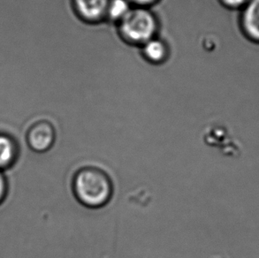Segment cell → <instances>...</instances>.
I'll list each match as a JSON object with an SVG mask.
<instances>
[{
    "mask_svg": "<svg viewBox=\"0 0 259 258\" xmlns=\"http://www.w3.org/2000/svg\"><path fill=\"white\" fill-rule=\"evenodd\" d=\"M74 197L89 209L107 205L113 195V183L106 173L96 166H85L76 171L72 181Z\"/></svg>",
    "mask_w": 259,
    "mask_h": 258,
    "instance_id": "6da1fadb",
    "label": "cell"
},
{
    "mask_svg": "<svg viewBox=\"0 0 259 258\" xmlns=\"http://www.w3.org/2000/svg\"><path fill=\"white\" fill-rule=\"evenodd\" d=\"M119 29L126 41L143 46L157 36L158 20L149 7H133L119 21Z\"/></svg>",
    "mask_w": 259,
    "mask_h": 258,
    "instance_id": "7a4b0ae2",
    "label": "cell"
},
{
    "mask_svg": "<svg viewBox=\"0 0 259 258\" xmlns=\"http://www.w3.org/2000/svg\"><path fill=\"white\" fill-rule=\"evenodd\" d=\"M58 133L55 126L47 120L32 124L25 134L28 146L36 153H45L56 143Z\"/></svg>",
    "mask_w": 259,
    "mask_h": 258,
    "instance_id": "3957f363",
    "label": "cell"
},
{
    "mask_svg": "<svg viewBox=\"0 0 259 258\" xmlns=\"http://www.w3.org/2000/svg\"><path fill=\"white\" fill-rule=\"evenodd\" d=\"M74 7L81 19L98 22L106 19L110 0H74Z\"/></svg>",
    "mask_w": 259,
    "mask_h": 258,
    "instance_id": "277c9868",
    "label": "cell"
},
{
    "mask_svg": "<svg viewBox=\"0 0 259 258\" xmlns=\"http://www.w3.org/2000/svg\"><path fill=\"white\" fill-rule=\"evenodd\" d=\"M20 146L11 134L0 132V170L12 167L17 161Z\"/></svg>",
    "mask_w": 259,
    "mask_h": 258,
    "instance_id": "5b68a950",
    "label": "cell"
},
{
    "mask_svg": "<svg viewBox=\"0 0 259 258\" xmlns=\"http://www.w3.org/2000/svg\"><path fill=\"white\" fill-rule=\"evenodd\" d=\"M243 31L249 38L259 42V0H250L242 14Z\"/></svg>",
    "mask_w": 259,
    "mask_h": 258,
    "instance_id": "8992f818",
    "label": "cell"
},
{
    "mask_svg": "<svg viewBox=\"0 0 259 258\" xmlns=\"http://www.w3.org/2000/svg\"><path fill=\"white\" fill-rule=\"evenodd\" d=\"M142 51L146 60L151 63H163L168 59V47L162 39L157 36L144 44Z\"/></svg>",
    "mask_w": 259,
    "mask_h": 258,
    "instance_id": "52a82bcc",
    "label": "cell"
},
{
    "mask_svg": "<svg viewBox=\"0 0 259 258\" xmlns=\"http://www.w3.org/2000/svg\"><path fill=\"white\" fill-rule=\"evenodd\" d=\"M132 7L133 5L130 3V0H110L106 19L119 24V21L128 14Z\"/></svg>",
    "mask_w": 259,
    "mask_h": 258,
    "instance_id": "ba28073f",
    "label": "cell"
},
{
    "mask_svg": "<svg viewBox=\"0 0 259 258\" xmlns=\"http://www.w3.org/2000/svg\"><path fill=\"white\" fill-rule=\"evenodd\" d=\"M7 192H8V185H7V179L2 171L0 170V204L5 201Z\"/></svg>",
    "mask_w": 259,
    "mask_h": 258,
    "instance_id": "9c48e42d",
    "label": "cell"
},
{
    "mask_svg": "<svg viewBox=\"0 0 259 258\" xmlns=\"http://www.w3.org/2000/svg\"><path fill=\"white\" fill-rule=\"evenodd\" d=\"M250 0H221V3L224 5L225 7H228L231 9H238L240 7L245 6L246 4L249 3Z\"/></svg>",
    "mask_w": 259,
    "mask_h": 258,
    "instance_id": "30bf717a",
    "label": "cell"
},
{
    "mask_svg": "<svg viewBox=\"0 0 259 258\" xmlns=\"http://www.w3.org/2000/svg\"><path fill=\"white\" fill-rule=\"evenodd\" d=\"M133 7H149L156 3L158 0H130Z\"/></svg>",
    "mask_w": 259,
    "mask_h": 258,
    "instance_id": "8fae6325",
    "label": "cell"
}]
</instances>
